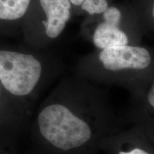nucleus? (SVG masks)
<instances>
[{
	"mask_svg": "<svg viewBox=\"0 0 154 154\" xmlns=\"http://www.w3.org/2000/svg\"><path fill=\"white\" fill-rule=\"evenodd\" d=\"M72 7H75L74 14L92 16L103 12L109 7V0H69Z\"/></svg>",
	"mask_w": 154,
	"mask_h": 154,
	"instance_id": "obj_8",
	"label": "nucleus"
},
{
	"mask_svg": "<svg viewBox=\"0 0 154 154\" xmlns=\"http://www.w3.org/2000/svg\"><path fill=\"white\" fill-rule=\"evenodd\" d=\"M80 34L96 49L132 45L122 9L110 5L103 12L86 16L80 25Z\"/></svg>",
	"mask_w": 154,
	"mask_h": 154,
	"instance_id": "obj_5",
	"label": "nucleus"
},
{
	"mask_svg": "<svg viewBox=\"0 0 154 154\" xmlns=\"http://www.w3.org/2000/svg\"><path fill=\"white\" fill-rule=\"evenodd\" d=\"M153 63L151 53L137 45L95 49L82 57L75 74L98 86L128 85L131 75L142 74Z\"/></svg>",
	"mask_w": 154,
	"mask_h": 154,
	"instance_id": "obj_3",
	"label": "nucleus"
},
{
	"mask_svg": "<svg viewBox=\"0 0 154 154\" xmlns=\"http://www.w3.org/2000/svg\"><path fill=\"white\" fill-rule=\"evenodd\" d=\"M142 96L141 104L134 113L143 116L154 115V81Z\"/></svg>",
	"mask_w": 154,
	"mask_h": 154,
	"instance_id": "obj_9",
	"label": "nucleus"
},
{
	"mask_svg": "<svg viewBox=\"0 0 154 154\" xmlns=\"http://www.w3.org/2000/svg\"><path fill=\"white\" fill-rule=\"evenodd\" d=\"M101 149H106L112 154H154V143L136 126L109 136Z\"/></svg>",
	"mask_w": 154,
	"mask_h": 154,
	"instance_id": "obj_6",
	"label": "nucleus"
},
{
	"mask_svg": "<svg viewBox=\"0 0 154 154\" xmlns=\"http://www.w3.org/2000/svg\"><path fill=\"white\" fill-rule=\"evenodd\" d=\"M151 16L152 19H153V21H154V2H153V5H152V8L151 11Z\"/></svg>",
	"mask_w": 154,
	"mask_h": 154,
	"instance_id": "obj_10",
	"label": "nucleus"
},
{
	"mask_svg": "<svg viewBox=\"0 0 154 154\" xmlns=\"http://www.w3.org/2000/svg\"><path fill=\"white\" fill-rule=\"evenodd\" d=\"M72 14L69 0H38L21 25L24 42L32 49H44L61 35Z\"/></svg>",
	"mask_w": 154,
	"mask_h": 154,
	"instance_id": "obj_4",
	"label": "nucleus"
},
{
	"mask_svg": "<svg viewBox=\"0 0 154 154\" xmlns=\"http://www.w3.org/2000/svg\"><path fill=\"white\" fill-rule=\"evenodd\" d=\"M121 130L106 90L75 74L58 83L32 124L44 154H94Z\"/></svg>",
	"mask_w": 154,
	"mask_h": 154,
	"instance_id": "obj_1",
	"label": "nucleus"
},
{
	"mask_svg": "<svg viewBox=\"0 0 154 154\" xmlns=\"http://www.w3.org/2000/svg\"><path fill=\"white\" fill-rule=\"evenodd\" d=\"M32 0H0L1 32L19 27L32 5Z\"/></svg>",
	"mask_w": 154,
	"mask_h": 154,
	"instance_id": "obj_7",
	"label": "nucleus"
},
{
	"mask_svg": "<svg viewBox=\"0 0 154 154\" xmlns=\"http://www.w3.org/2000/svg\"><path fill=\"white\" fill-rule=\"evenodd\" d=\"M61 68L56 59L42 50L2 47L0 94L2 124L19 123L28 114L38 94Z\"/></svg>",
	"mask_w": 154,
	"mask_h": 154,
	"instance_id": "obj_2",
	"label": "nucleus"
}]
</instances>
